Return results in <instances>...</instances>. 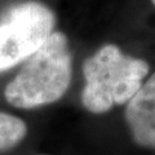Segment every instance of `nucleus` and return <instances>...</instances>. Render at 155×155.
<instances>
[{
    "mask_svg": "<svg viewBox=\"0 0 155 155\" xmlns=\"http://www.w3.org/2000/svg\"><path fill=\"white\" fill-rule=\"evenodd\" d=\"M71 76L72 53L69 39L64 32L53 31L7 84L4 97L9 105L18 109L45 106L66 93Z\"/></svg>",
    "mask_w": 155,
    "mask_h": 155,
    "instance_id": "obj_1",
    "label": "nucleus"
},
{
    "mask_svg": "<svg viewBox=\"0 0 155 155\" xmlns=\"http://www.w3.org/2000/svg\"><path fill=\"white\" fill-rule=\"evenodd\" d=\"M125 120L133 141L155 150V72L127 104Z\"/></svg>",
    "mask_w": 155,
    "mask_h": 155,
    "instance_id": "obj_4",
    "label": "nucleus"
},
{
    "mask_svg": "<svg viewBox=\"0 0 155 155\" xmlns=\"http://www.w3.org/2000/svg\"><path fill=\"white\" fill-rule=\"evenodd\" d=\"M151 3L154 4V5H155V0H151Z\"/></svg>",
    "mask_w": 155,
    "mask_h": 155,
    "instance_id": "obj_6",
    "label": "nucleus"
},
{
    "mask_svg": "<svg viewBox=\"0 0 155 155\" xmlns=\"http://www.w3.org/2000/svg\"><path fill=\"white\" fill-rule=\"evenodd\" d=\"M56 14L47 4L25 0L0 17V74L25 62L54 31Z\"/></svg>",
    "mask_w": 155,
    "mask_h": 155,
    "instance_id": "obj_3",
    "label": "nucleus"
},
{
    "mask_svg": "<svg viewBox=\"0 0 155 155\" xmlns=\"http://www.w3.org/2000/svg\"><path fill=\"white\" fill-rule=\"evenodd\" d=\"M27 125L22 119L0 111V151H7L22 142Z\"/></svg>",
    "mask_w": 155,
    "mask_h": 155,
    "instance_id": "obj_5",
    "label": "nucleus"
},
{
    "mask_svg": "<svg viewBox=\"0 0 155 155\" xmlns=\"http://www.w3.org/2000/svg\"><path fill=\"white\" fill-rule=\"evenodd\" d=\"M147 72L145 60L125 54L115 44L101 47L83 65L85 87L81 104L93 114H104L115 105L128 104Z\"/></svg>",
    "mask_w": 155,
    "mask_h": 155,
    "instance_id": "obj_2",
    "label": "nucleus"
}]
</instances>
